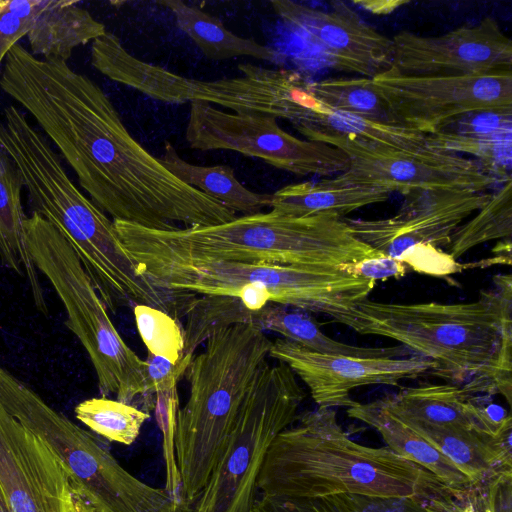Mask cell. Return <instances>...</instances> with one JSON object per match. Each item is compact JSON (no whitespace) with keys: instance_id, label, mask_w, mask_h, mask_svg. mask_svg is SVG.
I'll return each mask as SVG.
<instances>
[{"instance_id":"5","label":"cell","mask_w":512,"mask_h":512,"mask_svg":"<svg viewBox=\"0 0 512 512\" xmlns=\"http://www.w3.org/2000/svg\"><path fill=\"white\" fill-rule=\"evenodd\" d=\"M272 341L254 325L213 333L186 370L189 397L178 408L175 454L181 499L193 509L232 431L248 387L269 357Z\"/></svg>"},{"instance_id":"8","label":"cell","mask_w":512,"mask_h":512,"mask_svg":"<svg viewBox=\"0 0 512 512\" xmlns=\"http://www.w3.org/2000/svg\"><path fill=\"white\" fill-rule=\"evenodd\" d=\"M185 136L192 149L238 152L299 176H331L350 166L341 150L297 138L274 117L224 112L199 101L190 102Z\"/></svg>"},{"instance_id":"41","label":"cell","mask_w":512,"mask_h":512,"mask_svg":"<svg viewBox=\"0 0 512 512\" xmlns=\"http://www.w3.org/2000/svg\"><path fill=\"white\" fill-rule=\"evenodd\" d=\"M408 1H395V0H377V1H354V4L362 9L369 11L376 15H387L395 11L402 5L408 4Z\"/></svg>"},{"instance_id":"32","label":"cell","mask_w":512,"mask_h":512,"mask_svg":"<svg viewBox=\"0 0 512 512\" xmlns=\"http://www.w3.org/2000/svg\"><path fill=\"white\" fill-rule=\"evenodd\" d=\"M178 408L177 391L155 397L156 421L163 435V455L166 467L164 489L173 501L187 507L181 499V479L175 454L174 440Z\"/></svg>"},{"instance_id":"24","label":"cell","mask_w":512,"mask_h":512,"mask_svg":"<svg viewBox=\"0 0 512 512\" xmlns=\"http://www.w3.org/2000/svg\"><path fill=\"white\" fill-rule=\"evenodd\" d=\"M254 326L262 331H272L284 339L309 350L326 355L354 357H402L409 354L404 346L359 347L336 341L327 336L319 323L307 312L268 302L255 311Z\"/></svg>"},{"instance_id":"12","label":"cell","mask_w":512,"mask_h":512,"mask_svg":"<svg viewBox=\"0 0 512 512\" xmlns=\"http://www.w3.org/2000/svg\"><path fill=\"white\" fill-rule=\"evenodd\" d=\"M269 357L290 367L308 387L318 407H351L350 393L366 385L399 386L403 379L427 375L440 377L436 362L411 357H354L326 355L309 350L290 340L272 342Z\"/></svg>"},{"instance_id":"11","label":"cell","mask_w":512,"mask_h":512,"mask_svg":"<svg viewBox=\"0 0 512 512\" xmlns=\"http://www.w3.org/2000/svg\"><path fill=\"white\" fill-rule=\"evenodd\" d=\"M391 217H343L349 231L376 251L401 262L412 247L449 246L457 228L488 200L490 193L454 189H412Z\"/></svg>"},{"instance_id":"26","label":"cell","mask_w":512,"mask_h":512,"mask_svg":"<svg viewBox=\"0 0 512 512\" xmlns=\"http://www.w3.org/2000/svg\"><path fill=\"white\" fill-rule=\"evenodd\" d=\"M312 90L315 96L331 109L375 122L401 125L376 91L372 78L360 76L312 81Z\"/></svg>"},{"instance_id":"7","label":"cell","mask_w":512,"mask_h":512,"mask_svg":"<svg viewBox=\"0 0 512 512\" xmlns=\"http://www.w3.org/2000/svg\"><path fill=\"white\" fill-rule=\"evenodd\" d=\"M305 392L288 365L262 364L193 512H252L266 454L297 419Z\"/></svg>"},{"instance_id":"13","label":"cell","mask_w":512,"mask_h":512,"mask_svg":"<svg viewBox=\"0 0 512 512\" xmlns=\"http://www.w3.org/2000/svg\"><path fill=\"white\" fill-rule=\"evenodd\" d=\"M0 493L10 512H76L67 467L1 403Z\"/></svg>"},{"instance_id":"36","label":"cell","mask_w":512,"mask_h":512,"mask_svg":"<svg viewBox=\"0 0 512 512\" xmlns=\"http://www.w3.org/2000/svg\"><path fill=\"white\" fill-rule=\"evenodd\" d=\"M252 512H356L345 494L309 498L275 499L261 496Z\"/></svg>"},{"instance_id":"35","label":"cell","mask_w":512,"mask_h":512,"mask_svg":"<svg viewBox=\"0 0 512 512\" xmlns=\"http://www.w3.org/2000/svg\"><path fill=\"white\" fill-rule=\"evenodd\" d=\"M506 132H512V111L482 110L458 115L445 122L435 133L476 137Z\"/></svg>"},{"instance_id":"19","label":"cell","mask_w":512,"mask_h":512,"mask_svg":"<svg viewBox=\"0 0 512 512\" xmlns=\"http://www.w3.org/2000/svg\"><path fill=\"white\" fill-rule=\"evenodd\" d=\"M307 140L351 153L381 154L386 150L415 152L426 148V134L401 125L371 121L326 107L310 121L294 127Z\"/></svg>"},{"instance_id":"27","label":"cell","mask_w":512,"mask_h":512,"mask_svg":"<svg viewBox=\"0 0 512 512\" xmlns=\"http://www.w3.org/2000/svg\"><path fill=\"white\" fill-rule=\"evenodd\" d=\"M255 311L235 296L198 295L184 317V355L196 349L216 331L238 324L253 325Z\"/></svg>"},{"instance_id":"4","label":"cell","mask_w":512,"mask_h":512,"mask_svg":"<svg viewBox=\"0 0 512 512\" xmlns=\"http://www.w3.org/2000/svg\"><path fill=\"white\" fill-rule=\"evenodd\" d=\"M113 222L132 256L340 267L382 255L358 240L342 218L328 215L289 217L271 210L219 225L168 231Z\"/></svg>"},{"instance_id":"22","label":"cell","mask_w":512,"mask_h":512,"mask_svg":"<svg viewBox=\"0 0 512 512\" xmlns=\"http://www.w3.org/2000/svg\"><path fill=\"white\" fill-rule=\"evenodd\" d=\"M390 193L357 186H341L331 179L305 181L286 185L272 194L270 208L289 217L318 215L339 218L367 205L381 203Z\"/></svg>"},{"instance_id":"20","label":"cell","mask_w":512,"mask_h":512,"mask_svg":"<svg viewBox=\"0 0 512 512\" xmlns=\"http://www.w3.org/2000/svg\"><path fill=\"white\" fill-rule=\"evenodd\" d=\"M20 175L0 145V259L4 266L27 280L35 307L48 314L39 273L26 242Z\"/></svg>"},{"instance_id":"45","label":"cell","mask_w":512,"mask_h":512,"mask_svg":"<svg viewBox=\"0 0 512 512\" xmlns=\"http://www.w3.org/2000/svg\"><path fill=\"white\" fill-rule=\"evenodd\" d=\"M0 512H10L0 493Z\"/></svg>"},{"instance_id":"17","label":"cell","mask_w":512,"mask_h":512,"mask_svg":"<svg viewBox=\"0 0 512 512\" xmlns=\"http://www.w3.org/2000/svg\"><path fill=\"white\" fill-rule=\"evenodd\" d=\"M383 406L407 421L496 436L512 422L511 416L495 415L457 384H422L403 388L380 398Z\"/></svg>"},{"instance_id":"29","label":"cell","mask_w":512,"mask_h":512,"mask_svg":"<svg viewBox=\"0 0 512 512\" xmlns=\"http://www.w3.org/2000/svg\"><path fill=\"white\" fill-rule=\"evenodd\" d=\"M76 418L103 438L131 445L140 434L150 413L108 397H94L80 402L74 409Z\"/></svg>"},{"instance_id":"6","label":"cell","mask_w":512,"mask_h":512,"mask_svg":"<svg viewBox=\"0 0 512 512\" xmlns=\"http://www.w3.org/2000/svg\"><path fill=\"white\" fill-rule=\"evenodd\" d=\"M26 242L38 272L62 302L65 325L85 349L103 397L134 405L145 392V362L123 340L108 309L67 240L32 212L25 220Z\"/></svg>"},{"instance_id":"37","label":"cell","mask_w":512,"mask_h":512,"mask_svg":"<svg viewBox=\"0 0 512 512\" xmlns=\"http://www.w3.org/2000/svg\"><path fill=\"white\" fill-rule=\"evenodd\" d=\"M401 262L408 263L419 272L434 275L455 273L464 267L456 262V259L449 253H443L432 245L412 247L403 255Z\"/></svg>"},{"instance_id":"18","label":"cell","mask_w":512,"mask_h":512,"mask_svg":"<svg viewBox=\"0 0 512 512\" xmlns=\"http://www.w3.org/2000/svg\"><path fill=\"white\" fill-rule=\"evenodd\" d=\"M346 413L350 418L374 428L391 451L434 474L457 495L463 505L471 503L477 509L479 503L485 506V501L469 478L436 447L387 410L380 399L368 403L355 402L346 408Z\"/></svg>"},{"instance_id":"2","label":"cell","mask_w":512,"mask_h":512,"mask_svg":"<svg viewBox=\"0 0 512 512\" xmlns=\"http://www.w3.org/2000/svg\"><path fill=\"white\" fill-rule=\"evenodd\" d=\"M3 147L20 175L32 212L71 245L109 311L148 305L184 319L198 295L158 287L140 271L113 220L75 185L43 133L24 126Z\"/></svg>"},{"instance_id":"28","label":"cell","mask_w":512,"mask_h":512,"mask_svg":"<svg viewBox=\"0 0 512 512\" xmlns=\"http://www.w3.org/2000/svg\"><path fill=\"white\" fill-rule=\"evenodd\" d=\"M478 213L454 232L449 254L457 259L477 245L510 239L512 232V180L490 194Z\"/></svg>"},{"instance_id":"14","label":"cell","mask_w":512,"mask_h":512,"mask_svg":"<svg viewBox=\"0 0 512 512\" xmlns=\"http://www.w3.org/2000/svg\"><path fill=\"white\" fill-rule=\"evenodd\" d=\"M391 68L413 76L483 75L512 71V41L486 16L438 36L402 31L393 36Z\"/></svg>"},{"instance_id":"43","label":"cell","mask_w":512,"mask_h":512,"mask_svg":"<svg viewBox=\"0 0 512 512\" xmlns=\"http://www.w3.org/2000/svg\"><path fill=\"white\" fill-rule=\"evenodd\" d=\"M74 501H75V509L76 512H100L98 509H96L93 505H91L86 499L83 497L74 494Z\"/></svg>"},{"instance_id":"34","label":"cell","mask_w":512,"mask_h":512,"mask_svg":"<svg viewBox=\"0 0 512 512\" xmlns=\"http://www.w3.org/2000/svg\"><path fill=\"white\" fill-rule=\"evenodd\" d=\"M194 355H184L173 363L163 357L148 353L145 362V392L141 410L150 413L155 407V397L177 391Z\"/></svg>"},{"instance_id":"16","label":"cell","mask_w":512,"mask_h":512,"mask_svg":"<svg viewBox=\"0 0 512 512\" xmlns=\"http://www.w3.org/2000/svg\"><path fill=\"white\" fill-rule=\"evenodd\" d=\"M275 14L320 47L342 71L373 78L392 65L393 43L346 3L335 1L328 11L289 0L270 1Z\"/></svg>"},{"instance_id":"31","label":"cell","mask_w":512,"mask_h":512,"mask_svg":"<svg viewBox=\"0 0 512 512\" xmlns=\"http://www.w3.org/2000/svg\"><path fill=\"white\" fill-rule=\"evenodd\" d=\"M139 335L148 353L173 363L184 356V327L180 320L148 305L133 307Z\"/></svg>"},{"instance_id":"21","label":"cell","mask_w":512,"mask_h":512,"mask_svg":"<svg viewBox=\"0 0 512 512\" xmlns=\"http://www.w3.org/2000/svg\"><path fill=\"white\" fill-rule=\"evenodd\" d=\"M106 31L105 25L77 1L48 0L26 37L34 56L67 62L74 49Z\"/></svg>"},{"instance_id":"9","label":"cell","mask_w":512,"mask_h":512,"mask_svg":"<svg viewBox=\"0 0 512 512\" xmlns=\"http://www.w3.org/2000/svg\"><path fill=\"white\" fill-rule=\"evenodd\" d=\"M372 83L401 125L426 135L468 112L512 111V71L413 76L390 67Z\"/></svg>"},{"instance_id":"38","label":"cell","mask_w":512,"mask_h":512,"mask_svg":"<svg viewBox=\"0 0 512 512\" xmlns=\"http://www.w3.org/2000/svg\"><path fill=\"white\" fill-rule=\"evenodd\" d=\"M356 512H433L429 502L410 498H381L345 494Z\"/></svg>"},{"instance_id":"23","label":"cell","mask_w":512,"mask_h":512,"mask_svg":"<svg viewBox=\"0 0 512 512\" xmlns=\"http://www.w3.org/2000/svg\"><path fill=\"white\" fill-rule=\"evenodd\" d=\"M158 4L174 16L176 26L196 44L202 54L211 60L252 57L277 63L279 54L273 48L245 38L228 30L223 22L200 7L181 0H164Z\"/></svg>"},{"instance_id":"1","label":"cell","mask_w":512,"mask_h":512,"mask_svg":"<svg viewBox=\"0 0 512 512\" xmlns=\"http://www.w3.org/2000/svg\"><path fill=\"white\" fill-rule=\"evenodd\" d=\"M512 279L462 303H386L369 299L337 322L363 335L390 338L430 359L440 377L469 393L512 398Z\"/></svg>"},{"instance_id":"15","label":"cell","mask_w":512,"mask_h":512,"mask_svg":"<svg viewBox=\"0 0 512 512\" xmlns=\"http://www.w3.org/2000/svg\"><path fill=\"white\" fill-rule=\"evenodd\" d=\"M348 157V170L331 178L337 185L403 194L412 189L486 192L497 182L477 161L428 147L415 152L352 153Z\"/></svg>"},{"instance_id":"33","label":"cell","mask_w":512,"mask_h":512,"mask_svg":"<svg viewBox=\"0 0 512 512\" xmlns=\"http://www.w3.org/2000/svg\"><path fill=\"white\" fill-rule=\"evenodd\" d=\"M48 0H0V65L11 48L27 36Z\"/></svg>"},{"instance_id":"40","label":"cell","mask_w":512,"mask_h":512,"mask_svg":"<svg viewBox=\"0 0 512 512\" xmlns=\"http://www.w3.org/2000/svg\"><path fill=\"white\" fill-rule=\"evenodd\" d=\"M486 506L492 512H512V473L501 474L488 484Z\"/></svg>"},{"instance_id":"42","label":"cell","mask_w":512,"mask_h":512,"mask_svg":"<svg viewBox=\"0 0 512 512\" xmlns=\"http://www.w3.org/2000/svg\"><path fill=\"white\" fill-rule=\"evenodd\" d=\"M433 512H462L463 505L456 499H435L429 502Z\"/></svg>"},{"instance_id":"30","label":"cell","mask_w":512,"mask_h":512,"mask_svg":"<svg viewBox=\"0 0 512 512\" xmlns=\"http://www.w3.org/2000/svg\"><path fill=\"white\" fill-rule=\"evenodd\" d=\"M426 147L451 153L471 154L497 181L511 179L512 132L490 136L457 137L433 133L426 136Z\"/></svg>"},{"instance_id":"3","label":"cell","mask_w":512,"mask_h":512,"mask_svg":"<svg viewBox=\"0 0 512 512\" xmlns=\"http://www.w3.org/2000/svg\"><path fill=\"white\" fill-rule=\"evenodd\" d=\"M296 421L279 433L268 449L257 483L261 496L309 499L352 494L459 501L420 465L388 447H367L353 441L333 408L306 411Z\"/></svg>"},{"instance_id":"39","label":"cell","mask_w":512,"mask_h":512,"mask_svg":"<svg viewBox=\"0 0 512 512\" xmlns=\"http://www.w3.org/2000/svg\"><path fill=\"white\" fill-rule=\"evenodd\" d=\"M344 271L366 279L379 280L400 278L406 269L402 262L386 255L363 259L356 263L340 266Z\"/></svg>"},{"instance_id":"44","label":"cell","mask_w":512,"mask_h":512,"mask_svg":"<svg viewBox=\"0 0 512 512\" xmlns=\"http://www.w3.org/2000/svg\"><path fill=\"white\" fill-rule=\"evenodd\" d=\"M462 512H492L488 507L484 509H477L471 503L463 505Z\"/></svg>"},{"instance_id":"25","label":"cell","mask_w":512,"mask_h":512,"mask_svg":"<svg viewBox=\"0 0 512 512\" xmlns=\"http://www.w3.org/2000/svg\"><path fill=\"white\" fill-rule=\"evenodd\" d=\"M164 166L183 183L201 191L221 205L244 215L270 207L272 194L246 188L228 165L201 166L184 160L169 141H165L160 158Z\"/></svg>"},{"instance_id":"10","label":"cell","mask_w":512,"mask_h":512,"mask_svg":"<svg viewBox=\"0 0 512 512\" xmlns=\"http://www.w3.org/2000/svg\"><path fill=\"white\" fill-rule=\"evenodd\" d=\"M240 76L214 81L191 79L172 72L162 87L159 101L214 104L235 113L281 118L294 127L307 123L325 110L312 90V81L284 68L240 64Z\"/></svg>"}]
</instances>
